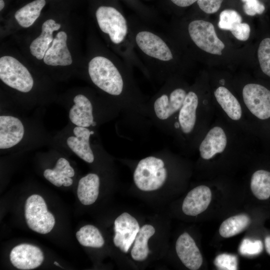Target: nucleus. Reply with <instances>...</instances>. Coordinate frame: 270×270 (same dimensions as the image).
<instances>
[{
	"mask_svg": "<svg viewBox=\"0 0 270 270\" xmlns=\"http://www.w3.org/2000/svg\"><path fill=\"white\" fill-rule=\"evenodd\" d=\"M216 114L212 97L200 96L194 90L187 92L182 106L172 120L179 139L190 148H197Z\"/></svg>",
	"mask_w": 270,
	"mask_h": 270,
	"instance_id": "1",
	"label": "nucleus"
},
{
	"mask_svg": "<svg viewBox=\"0 0 270 270\" xmlns=\"http://www.w3.org/2000/svg\"><path fill=\"white\" fill-rule=\"evenodd\" d=\"M239 98L255 136L265 148H270V90L248 82L243 86Z\"/></svg>",
	"mask_w": 270,
	"mask_h": 270,
	"instance_id": "2",
	"label": "nucleus"
},
{
	"mask_svg": "<svg viewBox=\"0 0 270 270\" xmlns=\"http://www.w3.org/2000/svg\"><path fill=\"white\" fill-rule=\"evenodd\" d=\"M218 83L219 85L214 90L212 97L216 114L240 130L256 138L240 98L226 86V79H220Z\"/></svg>",
	"mask_w": 270,
	"mask_h": 270,
	"instance_id": "3",
	"label": "nucleus"
},
{
	"mask_svg": "<svg viewBox=\"0 0 270 270\" xmlns=\"http://www.w3.org/2000/svg\"><path fill=\"white\" fill-rule=\"evenodd\" d=\"M88 74L93 83L112 96L120 95L123 90L122 78L114 64L101 56L94 58L88 63Z\"/></svg>",
	"mask_w": 270,
	"mask_h": 270,
	"instance_id": "4",
	"label": "nucleus"
},
{
	"mask_svg": "<svg viewBox=\"0 0 270 270\" xmlns=\"http://www.w3.org/2000/svg\"><path fill=\"white\" fill-rule=\"evenodd\" d=\"M168 172L162 160L149 156L141 160L134 172V181L138 189L153 191L160 188L166 182Z\"/></svg>",
	"mask_w": 270,
	"mask_h": 270,
	"instance_id": "5",
	"label": "nucleus"
},
{
	"mask_svg": "<svg viewBox=\"0 0 270 270\" xmlns=\"http://www.w3.org/2000/svg\"><path fill=\"white\" fill-rule=\"evenodd\" d=\"M0 78L6 85L22 92H29L34 86L33 78L26 68L9 56L0 58Z\"/></svg>",
	"mask_w": 270,
	"mask_h": 270,
	"instance_id": "6",
	"label": "nucleus"
},
{
	"mask_svg": "<svg viewBox=\"0 0 270 270\" xmlns=\"http://www.w3.org/2000/svg\"><path fill=\"white\" fill-rule=\"evenodd\" d=\"M100 28L109 35L110 40L116 44L124 40L128 30L126 22L124 16L114 8L100 6L96 12Z\"/></svg>",
	"mask_w": 270,
	"mask_h": 270,
	"instance_id": "7",
	"label": "nucleus"
},
{
	"mask_svg": "<svg viewBox=\"0 0 270 270\" xmlns=\"http://www.w3.org/2000/svg\"><path fill=\"white\" fill-rule=\"evenodd\" d=\"M188 30L192 40L198 48L211 54L222 55L225 46L218 37L212 23L194 20L189 24Z\"/></svg>",
	"mask_w": 270,
	"mask_h": 270,
	"instance_id": "8",
	"label": "nucleus"
},
{
	"mask_svg": "<svg viewBox=\"0 0 270 270\" xmlns=\"http://www.w3.org/2000/svg\"><path fill=\"white\" fill-rule=\"evenodd\" d=\"M114 225V244L126 253L140 230L139 224L134 216L124 212L115 220Z\"/></svg>",
	"mask_w": 270,
	"mask_h": 270,
	"instance_id": "9",
	"label": "nucleus"
},
{
	"mask_svg": "<svg viewBox=\"0 0 270 270\" xmlns=\"http://www.w3.org/2000/svg\"><path fill=\"white\" fill-rule=\"evenodd\" d=\"M187 92L184 88H178L169 94H164L157 98L154 104L156 118L162 120H172L182 106Z\"/></svg>",
	"mask_w": 270,
	"mask_h": 270,
	"instance_id": "10",
	"label": "nucleus"
},
{
	"mask_svg": "<svg viewBox=\"0 0 270 270\" xmlns=\"http://www.w3.org/2000/svg\"><path fill=\"white\" fill-rule=\"evenodd\" d=\"M136 40L140 50L151 57L163 61H168L172 58V52L165 42L150 32H139L136 36Z\"/></svg>",
	"mask_w": 270,
	"mask_h": 270,
	"instance_id": "11",
	"label": "nucleus"
},
{
	"mask_svg": "<svg viewBox=\"0 0 270 270\" xmlns=\"http://www.w3.org/2000/svg\"><path fill=\"white\" fill-rule=\"evenodd\" d=\"M176 250L178 257L188 269L197 270L202 264V257L194 240L187 232L182 234L178 238Z\"/></svg>",
	"mask_w": 270,
	"mask_h": 270,
	"instance_id": "12",
	"label": "nucleus"
},
{
	"mask_svg": "<svg viewBox=\"0 0 270 270\" xmlns=\"http://www.w3.org/2000/svg\"><path fill=\"white\" fill-rule=\"evenodd\" d=\"M24 132L22 122L10 116H0V148H10L18 144Z\"/></svg>",
	"mask_w": 270,
	"mask_h": 270,
	"instance_id": "13",
	"label": "nucleus"
},
{
	"mask_svg": "<svg viewBox=\"0 0 270 270\" xmlns=\"http://www.w3.org/2000/svg\"><path fill=\"white\" fill-rule=\"evenodd\" d=\"M66 40L67 34L64 31H60L56 34L43 58L44 64L51 66H68L72 64Z\"/></svg>",
	"mask_w": 270,
	"mask_h": 270,
	"instance_id": "14",
	"label": "nucleus"
},
{
	"mask_svg": "<svg viewBox=\"0 0 270 270\" xmlns=\"http://www.w3.org/2000/svg\"><path fill=\"white\" fill-rule=\"evenodd\" d=\"M211 200L210 188L204 185L198 186L188 192L184 198L182 206V212L188 216H197L208 208Z\"/></svg>",
	"mask_w": 270,
	"mask_h": 270,
	"instance_id": "15",
	"label": "nucleus"
},
{
	"mask_svg": "<svg viewBox=\"0 0 270 270\" xmlns=\"http://www.w3.org/2000/svg\"><path fill=\"white\" fill-rule=\"evenodd\" d=\"M75 136H69L66 143L70 149L80 158L88 163L94 160V155L90 144V130L85 127L76 126L74 128Z\"/></svg>",
	"mask_w": 270,
	"mask_h": 270,
	"instance_id": "16",
	"label": "nucleus"
},
{
	"mask_svg": "<svg viewBox=\"0 0 270 270\" xmlns=\"http://www.w3.org/2000/svg\"><path fill=\"white\" fill-rule=\"evenodd\" d=\"M74 104L69 112L70 121L76 126L87 128L95 126L94 120L92 106L90 100L85 96L79 94L74 98Z\"/></svg>",
	"mask_w": 270,
	"mask_h": 270,
	"instance_id": "17",
	"label": "nucleus"
},
{
	"mask_svg": "<svg viewBox=\"0 0 270 270\" xmlns=\"http://www.w3.org/2000/svg\"><path fill=\"white\" fill-rule=\"evenodd\" d=\"M61 25L50 18L42 24L40 34L31 42L30 50L31 54L38 60L44 58L45 54L54 40L53 32L60 29Z\"/></svg>",
	"mask_w": 270,
	"mask_h": 270,
	"instance_id": "18",
	"label": "nucleus"
},
{
	"mask_svg": "<svg viewBox=\"0 0 270 270\" xmlns=\"http://www.w3.org/2000/svg\"><path fill=\"white\" fill-rule=\"evenodd\" d=\"M74 175V170L69 162L62 158L57 160L54 169H46L44 172V178L58 187L62 185L64 186H71L73 182L71 178Z\"/></svg>",
	"mask_w": 270,
	"mask_h": 270,
	"instance_id": "19",
	"label": "nucleus"
},
{
	"mask_svg": "<svg viewBox=\"0 0 270 270\" xmlns=\"http://www.w3.org/2000/svg\"><path fill=\"white\" fill-rule=\"evenodd\" d=\"M46 4V0H34L18 9L14 16L22 27L30 26L40 16Z\"/></svg>",
	"mask_w": 270,
	"mask_h": 270,
	"instance_id": "20",
	"label": "nucleus"
},
{
	"mask_svg": "<svg viewBox=\"0 0 270 270\" xmlns=\"http://www.w3.org/2000/svg\"><path fill=\"white\" fill-rule=\"evenodd\" d=\"M154 233L155 229L150 224H145L140 228L130 252L134 260L143 261L148 258L150 252L148 244V240Z\"/></svg>",
	"mask_w": 270,
	"mask_h": 270,
	"instance_id": "21",
	"label": "nucleus"
},
{
	"mask_svg": "<svg viewBox=\"0 0 270 270\" xmlns=\"http://www.w3.org/2000/svg\"><path fill=\"white\" fill-rule=\"evenodd\" d=\"M250 188L258 200H265L270 197V171L264 169L255 170L250 178Z\"/></svg>",
	"mask_w": 270,
	"mask_h": 270,
	"instance_id": "22",
	"label": "nucleus"
},
{
	"mask_svg": "<svg viewBox=\"0 0 270 270\" xmlns=\"http://www.w3.org/2000/svg\"><path fill=\"white\" fill-rule=\"evenodd\" d=\"M100 178L95 174H88L82 177L78 182L77 191L81 192V196L85 202L84 205H90L96 200L99 194Z\"/></svg>",
	"mask_w": 270,
	"mask_h": 270,
	"instance_id": "23",
	"label": "nucleus"
},
{
	"mask_svg": "<svg viewBox=\"0 0 270 270\" xmlns=\"http://www.w3.org/2000/svg\"><path fill=\"white\" fill-rule=\"evenodd\" d=\"M250 222V217L246 214L230 217L221 224L219 228L220 234L226 238L234 236L244 230Z\"/></svg>",
	"mask_w": 270,
	"mask_h": 270,
	"instance_id": "24",
	"label": "nucleus"
},
{
	"mask_svg": "<svg viewBox=\"0 0 270 270\" xmlns=\"http://www.w3.org/2000/svg\"><path fill=\"white\" fill-rule=\"evenodd\" d=\"M82 242L80 244L84 246L100 248L104 243V239L100 230L92 225L88 224L79 230Z\"/></svg>",
	"mask_w": 270,
	"mask_h": 270,
	"instance_id": "25",
	"label": "nucleus"
},
{
	"mask_svg": "<svg viewBox=\"0 0 270 270\" xmlns=\"http://www.w3.org/2000/svg\"><path fill=\"white\" fill-rule=\"evenodd\" d=\"M258 56L262 71L270 78V38H266L260 42Z\"/></svg>",
	"mask_w": 270,
	"mask_h": 270,
	"instance_id": "26",
	"label": "nucleus"
},
{
	"mask_svg": "<svg viewBox=\"0 0 270 270\" xmlns=\"http://www.w3.org/2000/svg\"><path fill=\"white\" fill-rule=\"evenodd\" d=\"M242 18L237 12L232 10H225L220 14L218 26L222 30L230 31L235 25L242 22Z\"/></svg>",
	"mask_w": 270,
	"mask_h": 270,
	"instance_id": "27",
	"label": "nucleus"
},
{
	"mask_svg": "<svg viewBox=\"0 0 270 270\" xmlns=\"http://www.w3.org/2000/svg\"><path fill=\"white\" fill-rule=\"evenodd\" d=\"M214 264L220 270H238V258L234 255L227 254H220L216 258Z\"/></svg>",
	"mask_w": 270,
	"mask_h": 270,
	"instance_id": "28",
	"label": "nucleus"
},
{
	"mask_svg": "<svg viewBox=\"0 0 270 270\" xmlns=\"http://www.w3.org/2000/svg\"><path fill=\"white\" fill-rule=\"evenodd\" d=\"M263 249V244L261 240L252 241L245 238L242 241L240 248V252L244 256H254L260 254Z\"/></svg>",
	"mask_w": 270,
	"mask_h": 270,
	"instance_id": "29",
	"label": "nucleus"
},
{
	"mask_svg": "<svg viewBox=\"0 0 270 270\" xmlns=\"http://www.w3.org/2000/svg\"><path fill=\"white\" fill-rule=\"evenodd\" d=\"M243 8L244 12L248 16L260 14L265 10L264 6L258 0H248L244 2Z\"/></svg>",
	"mask_w": 270,
	"mask_h": 270,
	"instance_id": "30",
	"label": "nucleus"
},
{
	"mask_svg": "<svg viewBox=\"0 0 270 270\" xmlns=\"http://www.w3.org/2000/svg\"><path fill=\"white\" fill-rule=\"evenodd\" d=\"M230 32L238 40L245 41L250 36V29L248 24L240 22L235 25Z\"/></svg>",
	"mask_w": 270,
	"mask_h": 270,
	"instance_id": "31",
	"label": "nucleus"
},
{
	"mask_svg": "<svg viewBox=\"0 0 270 270\" xmlns=\"http://www.w3.org/2000/svg\"><path fill=\"white\" fill-rule=\"evenodd\" d=\"M223 0H198V4L204 12L208 14L216 12L220 8Z\"/></svg>",
	"mask_w": 270,
	"mask_h": 270,
	"instance_id": "32",
	"label": "nucleus"
},
{
	"mask_svg": "<svg viewBox=\"0 0 270 270\" xmlns=\"http://www.w3.org/2000/svg\"><path fill=\"white\" fill-rule=\"evenodd\" d=\"M172 2L177 5L178 6L181 7H186L190 6L193 4L198 0H171Z\"/></svg>",
	"mask_w": 270,
	"mask_h": 270,
	"instance_id": "33",
	"label": "nucleus"
},
{
	"mask_svg": "<svg viewBox=\"0 0 270 270\" xmlns=\"http://www.w3.org/2000/svg\"><path fill=\"white\" fill-rule=\"evenodd\" d=\"M264 244L267 252L270 255V236L265 238Z\"/></svg>",
	"mask_w": 270,
	"mask_h": 270,
	"instance_id": "34",
	"label": "nucleus"
},
{
	"mask_svg": "<svg viewBox=\"0 0 270 270\" xmlns=\"http://www.w3.org/2000/svg\"><path fill=\"white\" fill-rule=\"evenodd\" d=\"M5 7V2L4 0H0V10H3Z\"/></svg>",
	"mask_w": 270,
	"mask_h": 270,
	"instance_id": "35",
	"label": "nucleus"
},
{
	"mask_svg": "<svg viewBox=\"0 0 270 270\" xmlns=\"http://www.w3.org/2000/svg\"><path fill=\"white\" fill-rule=\"evenodd\" d=\"M54 264H56V266H60L59 265V264H58L56 262H54Z\"/></svg>",
	"mask_w": 270,
	"mask_h": 270,
	"instance_id": "36",
	"label": "nucleus"
},
{
	"mask_svg": "<svg viewBox=\"0 0 270 270\" xmlns=\"http://www.w3.org/2000/svg\"><path fill=\"white\" fill-rule=\"evenodd\" d=\"M248 0H242V1L243 2H246Z\"/></svg>",
	"mask_w": 270,
	"mask_h": 270,
	"instance_id": "37",
	"label": "nucleus"
}]
</instances>
